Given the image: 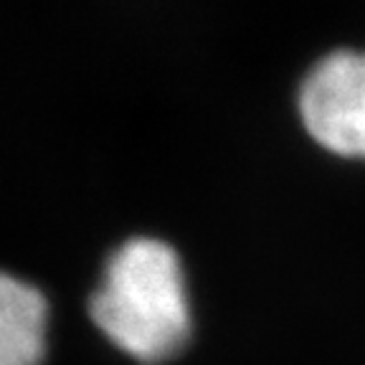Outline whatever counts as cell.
Returning a JSON list of instances; mask_svg holds the SVG:
<instances>
[{
	"label": "cell",
	"mask_w": 365,
	"mask_h": 365,
	"mask_svg": "<svg viewBox=\"0 0 365 365\" xmlns=\"http://www.w3.org/2000/svg\"><path fill=\"white\" fill-rule=\"evenodd\" d=\"M94 325L137 363L158 365L188 345L190 299L175 249L158 239H132L109 257L89 302Z\"/></svg>",
	"instance_id": "cell-1"
},
{
	"label": "cell",
	"mask_w": 365,
	"mask_h": 365,
	"mask_svg": "<svg viewBox=\"0 0 365 365\" xmlns=\"http://www.w3.org/2000/svg\"><path fill=\"white\" fill-rule=\"evenodd\" d=\"M297 107L319 148L365 160V51L340 48L319 58L299 84Z\"/></svg>",
	"instance_id": "cell-2"
},
{
	"label": "cell",
	"mask_w": 365,
	"mask_h": 365,
	"mask_svg": "<svg viewBox=\"0 0 365 365\" xmlns=\"http://www.w3.org/2000/svg\"><path fill=\"white\" fill-rule=\"evenodd\" d=\"M48 304L29 282L0 272V365H41Z\"/></svg>",
	"instance_id": "cell-3"
}]
</instances>
